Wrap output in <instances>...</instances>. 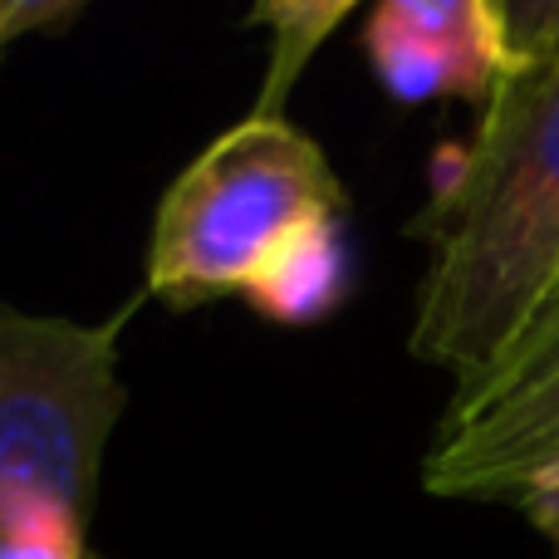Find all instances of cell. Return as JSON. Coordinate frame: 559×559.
Masks as SVG:
<instances>
[{"instance_id": "obj_5", "label": "cell", "mask_w": 559, "mask_h": 559, "mask_svg": "<svg viewBox=\"0 0 559 559\" xmlns=\"http://www.w3.org/2000/svg\"><path fill=\"white\" fill-rule=\"evenodd\" d=\"M364 55L397 104H481L515 69L501 0H383L364 20Z\"/></svg>"}, {"instance_id": "obj_3", "label": "cell", "mask_w": 559, "mask_h": 559, "mask_svg": "<svg viewBox=\"0 0 559 559\" xmlns=\"http://www.w3.org/2000/svg\"><path fill=\"white\" fill-rule=\"evenodd\" d=\"M338 212L344 182L324 147L289 118L246 114L163 192L147 231L143 295L167 309L246 295L299 226Z\"/></svg>"}, {"instance_id": "obj_8", "label": "cell", "mask_w": 559, "mask_h": 559, "mask_svg": "<svg viewBox=\"0 0 559 559\" xmlns=\"http://www.w3.org/2000/svg\"><path fill=\"white\" fill-rule=\"evenodd\" d=\"M79 15L74 0H0V64L15 49V39H29L39 29H59Z\"/></svg>"}, {"instance_id": "obj_10", "label": "cell", "mask_w": 559, "mask_h": 559, "mask_svg": "<svg viewBox=\"0 0 559 559\" xmlns=\"http://www.w3.org/2000/svg\"><path fill=\"white\" fill-rule=\"evenodd\" d=\"M535 314H559V271H555V285H550V295L540 299V309H535ZM531 314V319H535Z\"/></svg>"}, {"instance_id": "obj_1", "label": "cell", "mask_w": 559, "mask_h": 559, "mask_svg": "<svg viewBox=\"0 0 559 559\" xmlns=\"http://www.w3.org/2000/svg\"><path fill=\"white\" fill-rule=\"evenodd\" d=\"M417 226L432 261L407 348L462 393L501 364L559 271V55L515 64L472 143L437 153Z\"/></svg>"}, {"instance_id": "obj_2", "label": "cell", "mask_w": 559, "mask_h": 559, "mask_svg": "<svg viewBox=\"0 0 559 559\" xmlns=\"http://www.w3.org/2000/svg\"><path fill=\"white\" fill-rule=\"evenodd\" d=\"M0 299V540L35 525H94L108 442L128 413L123 329Z\"/></svg>"}, {"instance_id": "obj_7", "label": "cell", "mask_w": 559, "mask_h": 559, "mask_svg": "<svg viewBox=\"0 0 559 559\" xmlns=\"http://www.w3.org/2000/svg\"><path fill=\"white\" fill-rule=\"evenodd\" d=\"M348 15H354L348 0H265L251 10V25L271 29V59H265L261 94L251 104L255 118H285V104L305 79L309 59Z\"/></svg>"}, {"instance_id": "obj_9", "label": "cell", "mask_w": 559, "mask_h": 559, "mask_svg": "<svg viewBox=\"0 0 559 559\" xmlns=\"http://www.w3.org/2000/svg\"><path fill=\"white\" fill-rule=\"evenodd\" d=\"M515 511H525V521H531L535 531L545 535V545H550V559H559V472L545 476V481H535L531 491L515 501Z\"/></svg>"}, {"instance_id": "obj_4", "label": "cell", "mask_w": 559, "mask_h": 559, "mask_svg": "<svg viewBox=\"0 0 559 559\" xmlns=\"http://www.w3.org/2000/svg\"><path fill=\"white\" fill-rule=\"evenodd\" d=\"M559 472V358L501 388L452 397L423 456V486L442 501H521Z\"/></svg>"}, {"instance_id": "obj_6", "label": "cell", "mask_w": 559, "mask_h": 559, "mask_svg": "<svg viewBox=\"0 0 559 559\" xmlns=\"http://www.w3.org/2000/svg\"><path fill=\"white\" fill-rule=\"evenodd\" d=\"M348 289H354V261H348L344 226H338V216H319V222L299 226L255 271L241 299L271 324L305 329L338 314Z\"/></svg>"}]
</instances>
